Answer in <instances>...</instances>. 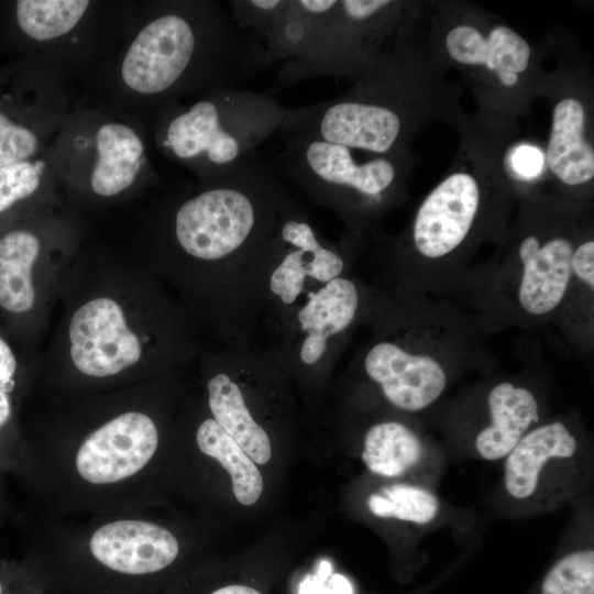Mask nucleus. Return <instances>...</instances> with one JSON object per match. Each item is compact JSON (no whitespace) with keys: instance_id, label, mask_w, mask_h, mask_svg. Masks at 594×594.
<instances>
[{"instance_id":"obj_1","label":"nucleus","mask_w":594,"mask_h":594,"mask_svg":"<svg viewBox=\"0 0 594 594\" xmlns=\"http://www.w3.org/2000/svg\"><path fill=\"white\" fill-rule=\"evenodd\" d=\"M273 64L265 46L217 2L164 4L139 31L122 63L132 91L161 99L241 89Z\"/></svg>"},{"instance_id":"obj_2","label":"nucleus","mask_w":594,"mask_h":594,"mask_svg":"<svg viewBox=\"0 0 594 594\" xmlns=\"http://www.w3.org/2000/svg\"><path fill=\"white\" fill-rule=\"evenodd\" d=\"M168 110L158 132L162 146L210 182L238 168L278 132L287 108L265 94L221 89Z\"/></svg>"},{"instance_id":"obj_3","label":"nucleus","mask_w":594,"mask_h":594,"mask_svg":"<svg viewBox=\"0 0 594 594\" xmlns=\"http://www.w3.org/2000/svg\"><path fill=\"white\" fill-rule=\"evenodd\" d=\"M360 308L359 286L340 276L309 289L284 318L265 330L268 340L261 346L285 375H323Z\"/></svg>"},{"instance_id":"obj_4","label":"nucleus","mask_w":594,"mask_h":594,"mask_svg":"<svg viewBox=\"0 0 594 594\" xmlns=\"http://www.w3.org/2000/svg\"><path fill=\"white\" fill-rule=\"evenodd\" d=\"M344 270L345 258L340 250L319 233L292 196L268 248L260 330L284 318L309 289L343 276Z\"/></svg>"},{"instance_id":"obj_5","label":"nucleus","mask_w":594,"mask_h":594,"mask_svg":"<svg viewBox=\"0 0 594 594\" xmlns=\"http://www.w3.org/2000/svg\"><path fill=\"white\" fill-rule=\"evenodd\" d=\"M282 173L314 201L345 217L355 197L380 201L396 179V167L386 157L359 162L353 148L314 135L279 129Z\"/></svg>"},{"instance_id":"obj_6","label":"nucleus","mask_w":594,"mask_h":594,"mask_svg":"<svg viewBox=\"0 0 594 594\" xmlns=\"http://www.w3.org/2000/svg\"><path fill=\"white\" fill-rule=\"evenodd\" d=\"M580 463L575 437L561 421L529 430L506 457L504 484L508 495L535 505L564 497Z\"/></svg>"},{"instance_id":"obj_7","label":"nucleus","mask_w":594,"mask_h":594,"mask_svg":"<svg viewBox=\"0 0 594 594\" xmlns=\"http://www.w3.org/2000/svg\"><path fill=\"white\" fill-rule=\"evenodd\" d=\"M70 356L84 374L114 375L136 363L142 353L140 340L131 331L120 305L110 298H96L74 314L69 324Z\"/></svg>"},{"instance_id":"obj_8","label":"nucleus","mask_w":594,"mask_h":594,"mask_svg":"<svg viewBox=\"0 0 594 594\" xmlns=\"http://www.w3.org/2000/svg\"><path fill=\"white\" fill-rule=\"evenodd\" d=\"M157 446L154 421L142 413H125L86 438L76 455V469L89 483H116L141 471Z\"/></svg>"},{"instance_id":"obj_9","label":"nucleus","mask_w":594,"mask_h":594,"mask_svg":"<svg viewBox=\"0 0 594 594\" xmlns=\"http://www.w3.org/2000/svg\"><path fill=\"white\" fill-rule=\"evenodd\" d=\"M363 370L395 408L418 411L443 393L447 374L429 355L415 354L393 341H377L364 354Z\"/></svg>"},{"instance_id":"obj_10","label":"nucleus","mask_w":594,"mask_h":594,"mask_svg":"<svg viewBox=\"0 0 594 594\" xmlns=\"http://www.w3.org/2000/svg\"><path fill=\"white\" fill-rule=\"evenodd\" d=\"M89 549L107 570L125 576L158 573L174 563L179 553L175 536L150 521L124 519L98 528Z\"/></svg>"},{"instance_id":"obj_11","label":"nucleus","mask_w":594,"mask_h":594,"mask_svg":"<svg viewBox=\"0 0 594 594\" xmlns=\"http://www.w3.org/2000/svg\"><path fill=\"white\" fill-rule=\"evenodd\" d=\"M480 201L476 180L457 173L440 183L419 207L413 239L420 254L429 258L452 252L466 237Z\"/></svg>"},{"instance_id":"obj_12","label":"nucleus","mask_w":594,"mask_h":594,"mask_svg":"<svg viewBox=\"0 0 594 594\" xmlns=\"http://www.w3.org/2000/svg\"><path fill=\"white\" fill-rule=\"evenodd\" d=\"M572 253L573 246L564 238L552 239L543 245L536 237L522 240L518 300L527 312L544 315L561 302L571 278Z\"/></svg>"},{"instance_id":"obj_13","label":"nucleus","mask_w":594,"mask_h":594,"mask_svg":"<svg viewBox=\"0 0 594 594\" xmlns=\"http://www.w3.org/2000/svg\"><path fill=\"white\" fill-rule=\"evenodd\" d=\"M446 45L453 59L466 65H485L508 87L517 82V74L529 63L528 43L503 25L494 28L487 38L472 26H457L447 35Z\"/></svg>"},{"instance_id":"obj_14","label":"nucleus","mask_w":594,"mask_h":594,"mask_svg":"<svg viewBox=\"0 0 594 594\" xmlns=\"http://www.w3.org/2000/svg\"><path fill=\"white\" fill-rule=\"evenodd\" d=\"M487 405L491 424L477 433L474 446L481 458L496 461L506 458L539 420V409L529 389L508 382L492 388Z\"/></svg>"},{"instance_id":"obj_15","label":"nucleus","mask_w":594,"mask_h":594,"mask_svg":"<svg viewBox=\"0 0 594 594\" xmlns=\"http://www.w3.org/2000/svg\"><path fill=\"white\" fill-rule=\"evenodd\" d=\"M96 152L90 185L102 197H112L129 188L145 164L142 139L132 128L121 122H108L99 127Z\"/></svg>"},{"instance_id":"obj_16","label":"nucleus","mask_w":594,"mask_h":594,"mask_svg":"<svg viewBox=\"0 0 594 594\" xmlns=\"http://www.w3.org/2000/svg\"><path fill=\"white\" fill-rule=\"evenodd\" d=\"M584 109L575 99L560 101L552 118L546 160L551 172L566 185H580L594 176V152L583 138Z\"/></svg>"},{"instance_id":"obj_17","label":"nucleus","mask_w":594,"mask_h":594,"mask_svg":"<svg viewBox=\"0 0 594 594\" xmlns=\"http://www.w3.org/2000/svg\"><path fill=\"white\" fill-rule=\"evenodd\" d=\"M337 0H286L263 45L273 63L306 56L321 37Z\"/></svg>"},{"instance_id":"obj_18","label":"nucleus","mask_w":594,"mask_h":594,"mask_svg":"<svg viewBox=\"0 0 594 594\" xmlns=\"http://www.w3.org/2000/svg\"><path fill=\"white\" fill-rule=\"evenodd\" d=\"M41 244L35 234L16 229L0 237V306L12 314L29 311L35 300L32 267Z\"/></svg>"},{"instance_id":"obj_19","label":"nucleus","mask_w":594,"mask_h":594,"mask_svg":"<svg viewBox=\"0 0 594 594\" xmlns=\"http://www.w3.org/2000/svg\"><path fill=\"white\" fill-rule=\"evenodd\" d=\"M424 446L406 425L385 420L371 426L364 435L362 460L374 474L398 477L422 459Z\"/></svg>"},{"instance_id":"obj_20","label":"nucleus","mask_w":594,"mask_h":594,"mask_svg":"<svg viewBox=\"0 0 594 594\" xmlns=\"http://www.w3.org/2000/svg\"><path fill=\"white\" fill-rule=\"evenodd\" d=\"M199 450L216 459L230 474L237 501L255 504L263 492V477L256 463L212 418L205 419L196 432Z\"/></svg>"},{"instance_id":"obj_21","label":"nucleus","mask_w":594,"mask_h":594,"mask_svg":"<svg viewBox=\"0 0 594 594\" xmlns=\"http://www.w3.org/2000/svg\"><path fill=\"white\" fill-rule=\"evenodd\" d=\"M89 4L84 0H21L15 2V20L28 37L51 41L69 33Z\"/></svg>"},{"instance_id":"obj_22","label":"nucleus","mask_w":594,"mask_h":594,"mask_svg":"<svg viewBox=\"0 0 594 594\" xmlns=\"http://www.w3.org/2000/svg\"><path fill=\"white\" fill-rule=\"evenodd\" d=\"M371 513L381 518H395L418 525L435 519L439 499L426 488L409 484H393L367 498Z\"/></svg>"},{"instance_id":"obj_23","label":"nucleus","mask_w":594,"mask_h":594,"mask_svg":"<svg viewBox=\"0 0 594 594\" xmlns=\"http://www.w3.org/2000/svg\"><path fill=\"white\" fill-rule=\"evenodd\" d=\"M542 594H594V551L583 549L561 558L547 573Z\"/></svg>"},{"instance_id":"obj_24","label":"nucleus","mask_w":594,"mask_h":594,"mask_svg":"<svg viewBox=\"0 0 594 594\" xmlns=\"http://www.w3.org/2000/svg\"><path fill=\"white\" fill-rule=\"evenodd\" d=\"M40 135L7 102H0V167L33 158L40 148Z\"/></svg>"},{"instance_id":"obj_25","label":"nucleus","mask_w":594,"mask_h":594,"mask_svg":"<svg viewBox=\"0 0 594 594\" xmlns=\"http://www.w3.org/2000/svg\"><path fill=\"white\" fill-rule=\"evenodd\" d=\"M43 162L30 158L0 167V215L32 196L41 185Z\"/></svg>"},{"instance_id":"obj_26","label":"nucleus","mask_w":594,"mask_h":594,"mask_svg":"<svg viewBox=\"0 0 594 594\" xmlns=\"http://www.w3.org/2000/svg\"><path fill=\"white\" fill-rule=\"evenodd\" d=\"M286 0H237L231 1V18L237 25L254 35L262 44L285 6Z\"/></svg>"},{"instance_id":"obj_27","label":"nucleus","mask_w":594,"mask_h":594,"mask_svg":"<svg viewBox=\"0 0 594 594\" xmlns=\"http://www.w3.org/2000/svg\"><path fill=\"white\" fill-rule=\"evenodd\" d=\"M16 360L10 345L0 337V428L11 416L9 394L14 387Z\"/></svg>"},{"instance_id":"obj_28","label":"nucleus","mask_w":594,"mask_h":594,"mask_svg":"<svg viewBox=\"0 0 594 594\" xmlns=\"http://www.w3.org/2000/svg\"><path fill=\"white\" fill-rule=\"evenodd\" d=\"M571 271L588 285L594 287V242L587 241L573 250Z\"/></svg>"},{"instance_id":"obj_29","label":"nucleus","mask_w":594,"mask_h":594,"mask_svg":"<svg viewBox=\"0 0 594 594\" xmlns=\"http://www.w3.org/2000/svg\"><path fill=\"white\" fill-rule=\"evenodd\" d=\"M514 169L524 177L537 176L543 165L541 152L530 145H521L516 148L512 156Z\"/></svg>"},{"instance_id":"obj_30","label":"nucleus","mask_w":594,"mask_h":594,"mask_svg":"<svg viewBox=\"0 0 594 594\" xmlns=\"http://www.w3.org/2000/svg\"><path fill=\"white\" fill-rule=\"evenodd\" d=\"M4 593H6L4 584H3V582L0 580V594H4Z\"/></svg>"}]
</instances>
